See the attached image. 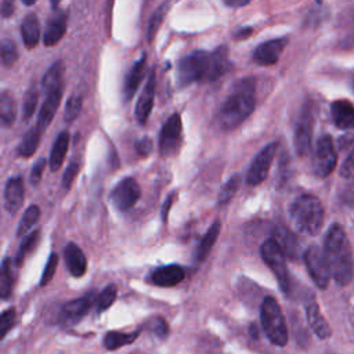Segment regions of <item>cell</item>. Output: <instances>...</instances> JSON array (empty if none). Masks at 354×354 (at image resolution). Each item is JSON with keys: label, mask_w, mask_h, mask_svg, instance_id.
Returning <instances> with one entry per match:
<instances>
[{"label": "cell", "mask_w": 354, "mask_h": 354, "mask_svg": "<svg viewBox=\"0 0 354 354\" xmlns=\"http://www.w3.org/2000/svg\"><path fill=\"white\" fill-rule=\"evenodd\" d=\"M22 3H24L25 6H32V4L36 3V0H22Z\"/></svg>", "instance_id": "cell-56"}, {"label": "cell", "mask_w": 354, "mask_h": 354, "mask_svg": "<svg viewBox=\"0 0 354 354\" xmlns=\"http://www.w3.org/2000/svg\"><path fill=\"white\" fill-rule=\"evenodd\" d=\"M332 120L336 127L343 130L354 129V105L346 100H337L330 105Z\"/></svg>", "instance_id": "cell-23"}, {"label": "cell", "mask_w": 354, "mask_h": 354, "mask_svg": "<svg viewBox=\"0 0 354 354\" xmlns=\"http://www.w3.org/2000/svg\"><path fill=\"white\" fill-rule=\"evenodd\" d=\"M0 118H1V124L4 127L11 126L17 118L15 100L7 91H3L1 97H0Z\"/></svg>", "instance_id": "cell-32"}, {"label": "cell", "mask_w": 354, "mask_h": 354, "mask_svg": "<svg viewBox=\"0 0 354 354\" xmlns=\"http://www.w3.org/2000/svg\"><path fill=\"white\" fill-rule=\"evenodd\" d=\"M57 266H58V256L55 253H51L47 263H46L44 270H43L41 278H40V285L41 286L47 285L53 279V277L55 274V270H57Z\"/></svg>", "instance_id": "cell-42"}, {"label": "cell", "mask_w": 354, "mask_h": 354, "mask_svg": "<svg viewBox=\"0 0 354 354\" xmlns=\"http://www.w3.org/2000/svg\"><path fill=\"white\" fill-rule=\"evenodd\" d=\"M82 97L80 95H72L69 97V100L66 101V105H65V120L68 123H72L80 113L82 111Z\"/></svg>", "instance_id": "cell-41"}, {"label": "cell", "mask_w": 354, "mask_h": 354, "mask_svg": "<svg viewBox=\"0 0 354 354\" xmlns=\"http://www.w3.org/2000/svg\"><path fill=\"white\" fill-rule=\"evenodd\" d=\"M140 196H141V188L138 183L131 177H126L120 180L109 194V199L112 205L120 212H126L131 209L137 203Z\"/></svg>", "instance_id": "cell-9"}, {"label": "cell", "mask_w": 354, "mask_h": 354, "mask_svg": "<svg viewBox=\"0 0 354 354\" xmlns=\"http://www.w3.org/2000/svg\"><path fill=\"white\" fill-rule=\"evenodd\" d=\"M155 88H156V76H155V69L152 68L148 76V80L142 88V93L137 101L136 105V118L137 120L144 124L147 123L151 112H152V106H153V98H155Z\"/></svg>", "instance_id": "cell-15"}, {"label": "cell", "mask_w": 354, "mask_h": 354, "mask_svg": "<svg viewBox=\"0 0 354 354\" xmlns=\"http://www.w3.org/2000/svg\"><path fill=\"white\" fill-rule=\"evenodd\" d=\"M353 141H354V136H353V134H347V136H344V137H342V138L339 140V147H340L342 149H344V148L350 147V145L353 144Z\"/></svg>", "instance_id": "cell-54"}, {"label": "cell", "mask_w": 354, "mask_h": 354, "mask_svg": "<svg viewBox=\"0 0 354 354\" xmlns=\"http://www.w3.org/2000/svg\"><path fill=\"white\" fill-rule=\"evenodd\" d=\"M321 1H322V0H317V3H321Z\"/></svg>", "instance_id": "cell-58"}, {"label": "cell", "mask_w": 354, "mask_h": 354, "mask_svg": "<svg viewBox=\"0 0 354 354\" xmlns=\"http://www.w3.org/2000/svg\"><path fill=\"white\" fill-rule=\"evenodd\" d=\"M145 64H147V55L142 54L141 58L133 64L131 69L126 75V79L123 83V98L126 102L133 98L138 86L141 84L145 73Z\"/></svg>", "instance_id": "cell-22"}, {"label": "cell", "mask_w": 354, "mask_h": 354, "mask_svg": "<svg viewBox=\"0 0 354 354\" xmlns=\"http://www.w3.org/2000/svg\"><path fill=\"white\" fill-rule=\"evenodd\" d=\"M15 282V268L11 259L6 257L1 263V274H0V296L6 300L14 288Z\"/></svg>", "instance_id": "cell-29"}, {"label": "cell", "mask_w": 354, "mask_h": 354, "mask_svg": "<svg viewBox=\"0 0 354 354\" xmlns=\"http://www.w3.org/2000/svg\"><path fill=\"white\" fill-rule=\"evenodd\" d=\"M342 201L344 205L347 206H353L354 207V181L351 184H348L343 192H342Z\"/></svg>", "instance_id": "cell-49"}, {"label": "cell", "mask_w": 354, "mask_h": 354, "mask_svg": "<svg viewBox=\"0 0 354 354\" xmlns=\"http://www.w3.org/2000/svg\"><path fill=\"white\" fill-rule=\"evenodd\" d=\"M340 176L343 178L354 177V149L348 153V156L343 162V165L340 167Z\"/></svg>", "instance_id": "cell-47"}, {"label": "cell", "mask_w": 354, "mask_h": 354, "mask_svg": "<svg viewBox=\"0 0 354 354\" xmlns=\"http://www.w3.org/2000/svg\"><path fill=\"white\" fill-rule=\"evenodd\" d=\"M62 86H57L48 91H44L46 93V100L40 108V112H39V116H37V122H36V126L44 131L48 124L51 123L58 106H59V102H61V97H62Z\"/></svg>", "instance_id": "cell-16"}, {"label": "cell", "mask_w": 354, "mask_h": 354, "mask_svg": "<svg viewBox=\"0 0 354 354\" xmlns=\"http://www.w3.org/2000/svg\"><path fill=\"white\" fill-rule=\"evenodd\" d=\"M136 151L140 156H148L152 151V141L148 137H142L136 142Z\"/></svg>", "instance_id": "cell-48"}, {"label": "cell", "mask_w": 354, "mask_h": 354, "mask_svg": "<svg viewBox=\"0 0 354 354\" xmlns=\"http://www.w3.org/2000/svg\"><path fill=\"white\" fill-rule=\"evenodd\" d=\"M77 171H79V165L76 162H72L68 165V167L62 176V188L68 191L71 188L75 177L77 176Z\"/></svg>", "instance_id": "cell-44"}, {"label": "cell", "mask_w": 354, "mask_h": 354, "mask_svg": "<svg viewBox=\"0 0 354 354\" xmlns=\"http://www.w3.org/2000/svg\"><path fill=\"white\" fill-rule=\"evenodd\" d=\"M149 329H151L156 336H159L160 339H165V337L169 335V326H167L166 321H165L162 317L153 318V319L151 321Z\"/></svg>", "instance_id": "cell-45"}, {"label": "cell", "mask_w": 354, "mask_h": 354, "mask_svg": "<svg viewBox=\"0 0 354 354\" xmlns=\"http://www.w3.org/2000/svg\"><path fill=\"white\" fill-rule=\"evenodd\" d=\"M24 180L22 177H11L7 180L4 187V207L8 213H17L24 203Z\"/></svg>", "instance_id": "cell-18"}, {"label": "cell", "mask_w": 354, "mask_h": 354, "mask_svg": "<svg viewBox=\"0 0 354 354\" xmlns=\"http://www.w3.org/2000/svg\"><path fill=\"white\" fill-rule=\"evenodd\" d=\"M249 333H250V337L252 339H259V330H257V326L254 325V324H252L250 325V328H249Z\"/></svg>", "instance_id": "cell-55"}, {"label": "cell", "mask_w": 354, "mask_h": 354, "mask_svg": "<svg viewBox=\"0 0 354 354\" xmlns=\"http://www.w3.org/2000/svg\"><path fill=\"white\" fill-rule=\"evenodd\" d=\"M166 14H167V3L160 4V6L155 10V12H153V15H152V18H151V21H149V25H148V40H149V41H152V39H153V36L156 35L159 26L162 25V22H163Z\"/></svg>", "instance_id": "cell-40"}, {"label": "cell", "mask_w": 354, "mask_h": 354, "mask_svg": "<svg viewBox=\"0 0 354 354\" xmlns=\"http://www.w3.org/2000/svg\"><path fill=\"white\" fill-rule=\"evenodd\" d=\"M41 133H43V131H41L37 126L32 127V129L25 134V137L22 138V141L19 142V145H18V148H17V153H18L19 156H22V158H29V156H32V155L36 152V149H37V147H39V144H40Z\"/></svg>", "instance_id": "cell-30"}, {"label": "cell", "mask_w": 354, "mask_h": 354, "mask_svg": "<svg viewBox=\"0 0 354 354\" xmlns=\"http://www.w3.org/2000/svg\"><path fill=\"white\" fill-rule=\"evenodd\" d=\"M353 88H354V80H353Z\"/></svg>", "instance_id": "cell-59"}, {"label": "cell", "mask_w": 354, "mask_h": 354, "mask_svg": "<svg viewBox=\"0 0 354 354\" xmlns=\"http://www.w3.org/2000/svg\"><path fill=\"white\" fill-rule=\"evenodd\" d=\"M232 64L228 58V47L227 46H218L210 53V66L209 73L206 77V83H212L218 80L221 76H224L230 69Z\"/></svg>", "instance_id": "cell-19"}, {"label": "cell", "mask_w": 354, "mask_h": 354, "mask_svg": "<svg viewBox=\"0 0 354 354\" xmlns=\"http://www.w3.org/2000/svg\"><path fill=\"white\" fill-rule=\"evenodd\" d=\"M174 199H176V192H171V194L166 198V201L163 202V206H162V220H163V223L167 221L169 212H170V207H171Z\"/></svg>", "instance_id": "cell-50"}, {"label": "cell", "mask_w": 354, "mask_h": 354, "mask_svg": "<svg viewBox=\"0 0 354 354\" xmlns=\"http://www.w3.org/2000/svg\"><path fill=\"white\" fill-rule=\"evenodd\" d=\"M225 6L231 7V8H239L246 6L248 3H250V0H223Z\"/></svg>", "instance_id": "cell-53"}, {"label": "cell", "mask_w": 354, "mask_h": 354, "mask_svg": "<svg viewBox=\"0 0 354 354\" xmlns=\"http://www.w3.org/2000/svg\"><path fill=\"white\" fill-rule=\"evenodd\" d=\"M37 98H39L37 88L35 84H32L24 97V119L25 120H29L32 118L37 105Z\"/></svg>", "instance_id": "cell-39"}, {"label": "cell", "mask_w": 354, "mask_h": 354, "mask_svg": "<svg viewBox=\"0 0 354 354\" xmlns=\"http://www.w3.org/2000/svg\"><path fill=\"white\" fill-rule=\"evenodd\" d=\"M220 230H221V224L220 221H214L210 228L206 231V234L202 236L201 242L198 243L196 246V250H195V261L196 263H202L207 254L210 253L213 245L216 243L217 241V236L220 234Z\"/></svg>", "instance_id": "cell-27"}, {"label": "cell", "mask_w": 354, "mask_h": 354, "mask_svg": "<svg viewBox=\"0 0 354 354\" xmlns=\"http://www.w3.org/2000/svg\"><path fill=\"white\" fill-rule=\"evenodd\" d=\"M210 66V53L205 50H196L183 57L177 66V83L180 87H185L195 82H205Z\"/></svg>", "instance_id": "cell-5"}, {"label": "cell", "mask_w": 354, "mask_h": 354, "mask_svg": "<svg viewBox=\"0 0 354 354\" xmlns=\"http://www.w3.org/2000/svg\"><path fill=\"white\" fill-rule=\"evenodd\" d=\"M260 319L263 330L268 340L278 347H283L288 343V326L282 310L278 301L267 296L260 306Z\"/></svg>", "instance_id": "cell-4"}, {"label": "cell", "mask_w": 354, "mask_h": 354, "mask_svg": "<svg viewBox=\"0 0 354 354\" xmlns=\"http://www.w3.org/2000/svg\"><path fill=\"white\" fill-rule=\"evenodd\" d=\"M1 50V62L4 66H12L18 59V50L12 40L3 39L0 43Z\"/></svg>", "instance_id": "cell-37"}, {"label": "cell", "mask_w": 354, "mask_h": 354, "mask_svg": "<svg viewBox=\"0 0 354 354\" xmlns=\"http://www.w3.org/2000/svg\"><path fill=\"white\" fill-rule=\"evenodd\" d=\"M324 252L330 268L332 278L342 286L353 278V257L348 239L339 224H333L325 236Z\"/></svg>", "instance_id": "cell-2"}, {"label": "cell", "mask_w": 354, "mask_h": 354, "mask_svg": "<svg viewBox=\"0 0 354 354\" xmlns=\"http://www.w3.org/2000/svg\"><path fill=\"white\" fill-rule=\"evenodd\" d=\"M118 289L115 285H108L104 290H101L98 299H97V313H104L108 310L116 300Z\"/></svg>", "instance_id": "cell-38"}, {"label": "cell", "mask_w": 354, "mask_h": 354, "mask_svg": "<svg viewBox=\"0 0 354 354\" xmlns=\"http://www.w3.org/2000/svg\"><path fill=\"white\" fill-rule=\"evenodd\" d=\"M306 315H307V321L310 328L313 329V332L319 337V339H328L332 333L329 324L326 322V319L324 318V315L319 311V307L317 303H310L306 307Z\"/></svg>", "instance_id": "cell-25"}, {"label": "cell", "mask_w": 354, "mask_h": 354, "mask_svg": "<svg viewBox=\"0 0 354 354\" xmlns=\"http://www.w3.org/2000/svg\"><path fill=\"white\" fill-rule=\"evenodd\" d=\"M64 257H65V264L68 271L71 272L72 277L79 278L84 275L87 270V259L83 253V250L73 242L66 243L64 249Z\"/></svg>", "instance_id": "cell-21"}, {"label": "cell", "mask_w": 354, "mask_h": 354, "mask_svg": "<svg viewBox=\"0 0 354 354\" xmlns=\"http://www.w3.org/2000/svg\"><path fill=\"white\" fill-rule=\"evenodd\" d=\"M288 43L286 37H278L267 40L256 47L253 51V61L263 66L275 65Z\"/></svg>", "instance_id": "cell-14"}, {"label": "cell", "mask_w": 354, "mask_h": 354, "mask_svg": "<svg viewBox=\"0 0 354 354\" xmlns=\"http://www.w3.org/2000/svg\"><path fill=\"white\" fill-rule=\"evenodd\" d=\"M59 1H61V0H50V3H51V7H53V8H55V7L58 6V3H59Z\"/></svg>", "instance_id": "cell-57"}, {"label": "cell", "mask_w": 354, "mask_h": 354, "mask_svg": "<svg viewBox=\"0 0 354 354\" xmlns=\"http://www.w3.org/2000/svg\"><path fill=\"white\" fill-rule=\"evenodd\" d=\"M68 28V15L64 11H54L53 15L48 18L44 33H43V43L47 47L55 46L65 35Z\"/></svg>", "instance_id": "cell-17"}, {"label": "cell", "mask_w": 354, "mask_h": 354, "mask_svg": "<svg viewBox=\"0 0 354 354\" xmlns=\"http://www.w3.org/2000/svg\"><path fill=\"white\" fill-rule=\"evenodd\" d=\"M184 270L177 264H167L159 268H155L151 272V282L160 288H171L180 283L184 279Z\"/></svg>", "instance_id": "cell-20"}, {"label": "cell", "mask_w": 354, "mask_h": 354, "mask_svg": "<svg viewBox=\"0 0 354 354\" xmlns=\"http://www.w3.org/2000/svg\"><path fill=\"white\" fill-rule=\"evenodd\" d=\"M260 254L264 263L271 268V271L277 277L282 292L288 295L290 292V277L286 266V256L282 252V249L277 245V242L272 238H270L266 242H263L260 248Z\"/></svg>", "instance_id": "cell-6"}, {"label": "cell", "mask_w": 354, "mask_h": 354, "mask_svg": "<svg viewBox=\"0 0 354 354\" xmlns=\"http://www.w3.org/2000/svg\"><path fill=\"white\" fill-rule=\"evenodd\" d=\"M253 29L250 26H245V28H241L238 29L235 33H234V39L235 40H243V39H248L250 35H252Z\"/></svg>", "instance_id": "cell-51"}, {"label": "cell", "mask_w": 354, "mask_h": 354, "mask_svg": "<svg viewBox=\"0 0 354 354\" xmlns=\"http://www.w3.org/2000/svg\"><path fill=\"white\" fill-rule=\"evenodd\" d=\"M256 82L253 77L239 80L220 106L217 122L223 130H234L254 111Z\"/></svg>", "instance_id": "cell-1"}, {"label": "cell", "mask_w": 354, "mask_h": 354, "mask_svg": "<svg viewBox=\"0 0 354 354\" xmlns=\"http://www.w3.org/2000/svg\"><path fill=\"white\" fill-rule=\"evenodd\" d=\"M138 335H140V330H136V332H131V333L111 330L104 337V346L106 347V350L113 351V350H118L123 346L131 344L133 342H136Z\"/></svg>", "instance_id": "cell-31"}, {"label": "cell", "mask_w": 354, "mask_h": 354, "mask_svg": "<svg viewBox=\"0 0 354 354\" xmlns=\"http://www.w3.org/2000/svg\"><path fill=\"white\" fill-rule=\"evenodd\" d=\"M277 148H278L277 142H270L254 156L246 174V183L249 185H259L267 178Z\"/></svg>", "instance_id": "cell-10"}, {"label": "cell", "mask_w": 354, "mask_h": 354, "mask_svg": "<svg viewBox=\"0 0 354 354\" xmlns=\"http://www.w3.org/2000/svg\"><path fill=\"white\" fill-rule=\"evenodd\" d=\"M68 147H69V133L66 130H64L58 134V137L55 138L53 148H51L50 169L53 171H57L61 167V165L65 159V155L68 152Z\"/></svg>", "instance_id": "cell-28"}, {"label": "cell", "mask_w": 354, "mask_h": 354, "mask_svg": "<svg viewBox=\"0 0 354 354\" xmlns=\"http://www.w3.org/2000/svg\"><path fill=\"white\" fill-rule=\"evenodd\" d=\"M62 75H64V66L62 62L58 61L50 66V69L44 73L41 79V87L44 91H48L57 86H62Z\"/></svg>", "instance_id": "cell-35"}, {"label": "cell", "mask_w": 354, "mask_h": 354, "mask_svg": "<svg viewBox=\"0 0 354 354\" xmlns=\"http://www.w3.org/2000/svg\"><path fill=\"white\" fill-rule=\"evenodd\" d=\"M14 12V4L12 0H3L1 4V14L4 18H8Z\"/></svg>", "instance_id": "cell-52"}, {"label": "cell", "mask_w": 354, "mask_h": 354, "mask_svg": "<svg viewBox=\"0 0 354 354\" xmlns=\"http://www.w3.org/2000/svg\"><path fill=\"white\" fill-rule=\"evenodd\" d=\"M21 36L26 48H33L40 39V24L36 14H28L21 24Z\"/></svg>", "instance_id": "cell-26"}, {"label": "cell", "mask_w": 354, "mask_h": 354, "mask_svg": "<svg viewBox=\"0 0 354 354\" xmlns=\"http://www.w3.org/2000/svg\"><path fill=\"white\" fill-rule=\"evenodd\" d=\"M39 236H40V231L35 230V231L29 232V235L22 239V243L19 245V249L17 252L15 261H14L17 267L22 266L25 259L35 250V248L37 246V242H39Z\"/></svg>", "instance_id": "cell-34"}, {"label": "cell", "mask_w": 354, "mask_h": 354, "mask_svg": "<svg viewBox=\"0 0 354 354\" xmlns=\"http://www.w3.org/2000/svg\"><path fill=\"white\" fill-rule=\"evenodd\" d=\"M271 238L282 249V252L285 253L286 257L296 259L299 256V249H300L299 242H297L296 236L289 230H286L285 227H281V225L275 227L272 230Z\"/></svg>", "instance_id": "cell-24"}, {"label": "cell", "mask_w": 354, "mask_h": 354, "mask_svg": "<svg viewBox=\"0 0 354 354\" xmlns=\"http://www.w3.org/2000/svg\"><path fill=\"white\" fill-rule=\"evenodd\" d=\"M46 165H47V162H46L44 158L39 159V160L33 165L32 171H30V184H32V185H37V184L40 183Z\"/></svg>", "instance_id": "cell-46"}, {"label": "cell", "mask_w": 354, "mask_h": 354, "mask_svg": "<svg viewBox=\"0 0 354 354\" xmlns=\"http://www.w3.org/2000/svg\"><path fill=\"white\" fill-rule=\"evenodd\" d=\"M183 136V123L181 116L178 113H173L163 124L160 134H159V151L163 156L173 155L180 142Z\"/></svg>", "instance_id": "cell-11"}, {"label": "cell", "mask_w": 354, "mask_h": 354, "mask_svg": "<svg viewBox=\"0 0 354 354\" xmlns=\"http://www.w3.org/2000/svg\"><path fill=\"white\" fill-rule=\"evenodd\" d=\"M313 124H314L313 109L308 104H306L301 109V113L295 130V148L299 156H306L310 152Z\"/></svg>", "instance_id": "cell-12"}, {"label": "cell", "mask_w": 354, "mask_h": 354, "mask_svg": "<svg viewBox=\"0 0 354 354\" xmlns=\"http://www.w3.org/2000/svg\"><path fill=\"white\" fill-rule=\"evenodd\" d=\"M95 301V295L94 292H88L84 296L79 297V299H73L71 301H66L59 313V317L62 319L64 324L66 325H72L79 322L93 307Z\"/></svg>", "instance_id": "cell-13"}, {"label": "cell", "mask_w": 354, "mask_h": 354, "mask_svg": "<svg viewBox=\"0 0 354 354\" xmlns=\"http://www.w3.org/2000/svg\"><path fill=\"white\" fill-rule=\"evenodd\" d=\"M336 163H337V153H336L332 137L330 136L319 137L315 145L314 160H313L314 173L319 178H325L335 170Z\"/></svg>", "instance_id": "cell-8"}, {"label": "cell", "mask_w": 354, "mask_h": 354, "mask_svg": "<svg viewBox=\"0 0 354 354\" xmlns=\"http://www.w3.org/2000/svg\"><path fill=\"white\" fill-rule=\"evenodd\" d=\"M17 321V313L15 308H8L6 311L1 313V318H0V328H1V339L6 337L7 332L15 325Z\"/></svg>", "instance_id": "cell-43"}, {"label": "cell", "mask_w": 354, "mask_h": 354, "mask_svg": "<svg viewBox=\"0 0 354 354\" xmlns=\"http://www.w3.org/2000/svg\"><path fill=\"white\" fill-rule=\"evenodd\" d=\"M39 217H40V209L37 205H30L22 218L19 220V224H18V228H17V236L18 238H22L25 236L28 232L32 231V228L36 225V223L39 221Z\"/></svg>", "instance_id": "cell-33"}, {"label": "cell", "mask_w": 354, "mask_h": 354, "mask_svg": "<svg viewBox=\"0 0 354 354\" xmlns=\"http://www.w3.org/2000/svg\"><path fill=\"white\" fill-rule=\"evenodd\" d=\"M304 263L314 283L319 289H326L332 274H330V268H329L325 252L315 245L310 246L304 253Z\"/></svg>", "instance_id": "cell-7"}, {"label": "cell", "mask_w": 354, "mask_h": 354, "mask_svg": "<svg viewBox=\"0 0 354 354\" xmlns=\"http://www.w3.org/2000/svg\"><path fill=\"white\" fill-rule=\"evenodd\" d=\"M289 216L295 230L304 235L318 234L324 224L322 203L311 194L296 198L289 207Z\"/></svg>", "instance_id": "cell-3"}, {"label": "cell", "mask_w": 354, "mask_h": 354, "mask_svg": "<svg viewBox=\"0 0 354 354\" xmlns=\"http://www.w3.org/2000/svg\"><path fill=\"white\" fill-rule=\"evenodd\" d=\"M241 183H242L241 174H234V176L224 184V187L221 188V191H220V194H218V201H217L218 206H225V205L234 198V195L236 194V191H238Z\"/></svg>", "instance_id": "cell-36"}]
</instances>
